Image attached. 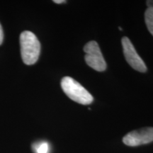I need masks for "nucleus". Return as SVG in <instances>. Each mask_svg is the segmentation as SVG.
Returning a JSON list of instances; mask_svg holds the SVG:
<instances>
[{
  "mask_svg": "<svg viewBox=\"0 0 153 153\" xmlns=\"http://www.w3.org/2000/svg\"><path fill=\"white\" fill-rule=\"evenodd\" d=\"M21 53L23 62L28 65L35 64L41 52V43L35 34L25 30L20 35Z\"/></svg>",
  "mask_w": 153,
  "mask_h": 153,
  "instance_id": "1",
  "label": "nucleus"
},
{
  "mask_svg": "<svg viewBox=\"0 0 153 153\" xmlns=\"http://www.w3.org/2000/svg\"><path fill=\"white\" fill-rule=\"evenodd\" d=\"M61 87L65 94L72 101L87 105L93 102V97L85 87L70 76H65L61 81Z\"/></svg>",
  "mask_w": 153,
  "mask_h": 153,
  "instance_id": "2",
  "label": "nucleus"
},
{
  "mask_svg": "<svg viewBox=\"0 0 153 153\" xmlns=\"http://www.w3.org/2000/svg\"><path fill=\"white\" fill-rule=\"evenodd\" d=\"M84 51L86 53L85 62L90 68L98 72H103L106 70V63L97 42H88L84 47Z\"/></svg>",
  "mask_w": 153,
  "mask_h": 153,
  "instance_id": "3",
  "label": "nucleus"
},
{
  "mask_svg": "<svg viewBox=\"0 0 153 153\" xmlns=\"http://www.w3.org/2000/svg\"><path fill=\"white\" fill-rule=\"evenodd\" d=\"M122 45H123V54L128 63L133 68L134 70L140 72H145L147 71V67L143 62L136 51L131 41L127 37L122 38Z\"/></svg>",
  "mask_w": 153,
  "mask_h": 153,
  "instance_id": "4",
  "label": "nucleus"
},
{
  "mask_svg": "<svg viewBox=\"0 0 153 153\" xmlns=\"http://www.w3.org/2000/svg\"><path fill=\"white\" fill-rule=\"evenodd\" d=\"M153 141V128L147 127L130 132L123 138V142L128 146L135 147L148 144Z\"/></svg>",
  "mask_w": 153,
  "mask_h": 153,
  "instance_id": "5",
  "label": "nucleus"
},
{
  "mask_svg": "<svg viewBox=\"0 0 153 153\" xmlns=\"http://www.w3.org/2000/svg\"><path fill=\"white\" fill-rule=\"evenodd\" d=\"M145 21L149 32L153 36V8H148L145 11Z\"/></svg>",
  "mask_w": 153,
  "mask_h": 153,
  "instance_id": "6",
  "label": "nucleus"
},
{
  "mask_svg": "<svg viewBox=\"0 0 153 153\" xmlns=\"http://www.w3.org/2000/svg\"><path fill=\"white\" fill-rule=\"evenodd\" d=\"M48 151V145L47 143H42L37 148L38 153H47Z\"/></svg>",
  "mask_w": 153,
  "mask_h": 153,
  "instance_id": "7",
  "label": "nucleus"
},
{
  "mask_svg": "<svg viewBox=\"0 0 153 153\" xmlns=\"http://www.w3.org/2000/svg\"><path fill=\"white\" fill-rule=\"evenodd\" d=\"M3 39H4V33H3L2 27H1V24H0V45H1V43H2Z\"/></svg>",
  "mask_w": 153,
  "mask_h": 153,
  "instance_id": "8",
  "label": "nucleus"
},
{
  "mask_svg": "<svg viewBox=\"0 0 153 153\" xmlns=\"http://www.w3.org/2000/svg\"><path fill=\"white\" fill-rule=\"evenodd\" d=\"M146 4L148 8H153V0H148L146 1Z\"/></svg>",
  "mask_w": 153,
  "mask_h": 153,
  "instance_id": "9",
  "label": "nucleus"
},
{
  "mask_svg": "<svg viewBox=\"0 0 153 153\" xmlns=\"http://www.w3.org/2000/svg\"><path fill=\"white\" fill-rule=\"evenodd\" d=\"M53 2H55L56 4H62V3L66 2V1H65V0H54V1H53Z\"/></svg>",
  "mask_w": 153,
  "mask_h": 153,
  "instance_id": "10",
  "label": "nucleus"
},
{
  "mask_svg": "<svg viewBox=\"0 0 153 153\" xmlns=\"http://www.w3.org/2000/svg\"><path fill=\"white\" fill-rule=\"evenodd\" d=\"M118 28H119V30H122V28L120 27H118Z\"/></svg>",
  "mask_w": 153,
  "mask_h": 153,
  "instance_id": "11",
  "label": "nucleus"
}]
</instances>
